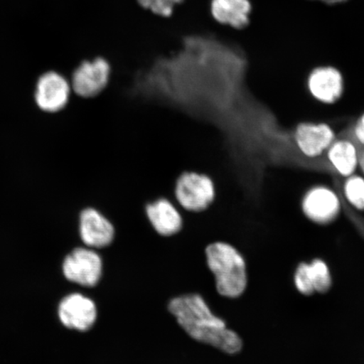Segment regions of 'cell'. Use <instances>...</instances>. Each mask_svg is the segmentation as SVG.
<instances>
[{
  "mask_svg": "<svg viewBox=\"0 0 364 364\" xmlns=\"http://www.w3.org/2000/svg\"><path fill=\"white\" fill-rule=\"evenodd\" d=\"M168 309L193 339L228 354L237 353L242 348V340L238 334L228 329L225 322L213 315L202 296H179L171 300Z\"/></svg>",
  "mask_w": 364,
  "mask_h": 364,
  "instance_id": "obj_1",
  "label": "cell"
},
{
  "mask_svg": "<svg viewBox=\"0 0 364 364\" xmlns=\"http://www.w3.org/2000/svg\"><path fill=\"white\" fill-rule=\"evenodd\" d=\"M205 252L218 294L228 298L242 294L247 285V267L238 250L230 244L215 242L208 245Z\"/></svg>",
  "mask_w": 364,
  "mask_h": 364,
  "instance_id": "obj_2",
  "label": "cell"
},
{
  "mask_svg": "<svg viewBox=\"0 0 364 364\" xmlns=\"http://www.w3.org/2000/svg\"><path fill=\"white\" fill-rule=\"evenodd\" d=\"M173 196L185 211L203 213L215 202L216 184L207 173L185 171L176 180Z\"/></svg>",
  "mask_w": 364,
  "mask_h": 364,
  "instance_id": "obj_3",
  "label": "cell"
},
{
  "mask_svg": "<svg viewBox=\"0 0 364 364\" xmlns=\"http://www.w3.org/2000/svg\"><path fill=\"white\" fill-rule=\"evenodd\" d=\"M112 67L106 58L85 59L75 68L70 82L77 97L93 99L101 95L110 85Z\"/></svg>",
  "mask_w": 364,
  "mask_h": 364,
  "instance_id": "obj_4",
  "label": "cell"
},
{
  "mask_svg": "<svg viewBox=\"0 0 364 364\" xmlns=\"http://www.w3.org/2000/svg\"><path fill=\"white\" fill-rule=\"evenodd\" d=\"M63 272L72 283L92 288L102 275V258L91 249L76 248L63 261Z\"/></svg>",
  "mask_w": 364,
  "mask_h": 364,
  "instance_id": "obj_5",
  "label": "cell"
},
{
  "mask_svg": "<svg viewBox=\"0 0 364 364\" xmlns=\"http://www.w3.org/2000/svg\"><path fill=\"white\" fill-rule=\"evenodd\" d=\"M72 93L70 82L59 73L50 71L40 77L35 93L36 102L40 109L57 113L70 103Z\"/></svg>",
  "mask_w": 364,
  "mask_h": 364,
  "instance_id": "obj_6",
  "label": "cell"
},
{
  "mask_svg": "<svg viewBox=\"0 0 364 364\" xmlns=\"http://www.w3.org/2000/svg\"><path fill=\"white\" fill-rule=\"evenodd\" d=\"M302 209L309 220L326 225L339 216L341 203L334 190L326 186H316L304 194Z\"/></svg>",
  "mask_w": 364,
  "mask_h": 364,
  "instance_id": "obj_7",
  "label": "cell"
},
{
  "mask_svg": "<svg viewBox=\"0 0 364 364\" xmlns=\"http://www.w3.org/2000/svg\"><path fill=\"white\" fill-rule=\"evenodd\" d=\"M58 313L63 326L79 331L92 328L97 318V309L93 300L80 294H72L63 299Z\"/></svg>",
  "mask_w": 364,
  "mask_h": 364,
  "instance_id": "obj_8",
  "label": "cell"
},
{
  "mask_svg": "<svg viewBox=\"0 0 364 364\" xmlns=\"http://www.w3.org/2000/svg\"><path fill=\"white\" fill-rule=\"evenodd\" d=\"M80 238L86 247L104 248L112 243L116 230L112 223L97 208L86 207L80 213Z\"/></svg>",
  "mask_w": 364,
  "mask_h": 364,
  "instance_id": "obj_9",
  "label": "cell"
},
{
  "mask_svg": "<svg viewBox=\"0 0 364 364\" xmlns=\"http://www.w3.org/2000/svg\"><path fill=\"white\" fill-rule=\"evenodd\" d=\"M336 140L332 127L326 124L302 122L296 127L294 141L299 151L309 158L321 156Z\"/></svg>",
  "mask_w": 364,
  "mask_h": 364,
  "instance_id": "obj_10",
  "label": "cell"
},
{
  "mask_svg": "<svg viewBox=\"0 0 364 364\" xmlns=\"http://www.w3.org/2000/svg\"><path fill=\"white\" fill-rule=\"evenodd\" d=\"M144 213L149 224L159 235L172 236L178 234L183 228V218L173 200L159 197L148 202Z\"/></svg>",
  "mask_w": 364,
  "mask_h": 364,
  "instance_id": "obj_11",
  "label": "cell"
},
{
  "mask_svg": "<svg viewBox=\"0 0 364 364\" xmlns=\"http://www.w3.org/2000/svg\"><path fill=\"white\" fill-rule=\"evenodd\" d=\"M307 86L312 97L325 104L338 102L344 92L343 75L331 66L315 68L309 75Z\"/></svg>",
  "mask_w": 364,
  "mask_h": 364,
  "instance_id": "obj_12",
  "label": "cell"
},
{
  "mask_svg": "<svg viewBox=\"0 0 364 364\" xmlns=\"http://www.w3.org/2000/svg\"><path fill=\"white\" fill-rule=\"evenodd\" d=\"M294 281L299 292L306 295L315 292L326 293L331 285L328 267L318 259L311 264H300L296 271Z\"/></svg>",
  "mask_w": 364,
  "mask_h": 364,
  "instance_id": "obj_13",
  "label": "cell"
},
{
  "mask_svg": "<svg viewBox=\"0 0 364 364\" xmlns=\"http://www.w3.org/2000/svg\"><path fill=\"white\" fill-rule=\"evenodd\" d=\"M210 11L220 24L243 29L249 25L252 6L249 0H212Z\"/></svg>",
  "mask_w": 364,
  "mask_h": 364,
  "instance_id": "obj_14",
  "label": "cell"
},
{
  "mask_svg": "<svg viewBox=\"0 0 364 364\" xmlns=\"http://www.w3.org/2000/svg\"><path fill=\"white\" fill-rule=\"evenodd\" d=\"M327 158L336 171L346 178L355 174L358 168V150L350 140H335L327 149Z\"/></svg>",
  "mask_w": 364,
  "mask_h": 364,
  "instance_id": "obj_15",
  "label": "cell"
},
{
  "mask_svg": "<svg viewBox=\"0 0 364 364\" xmlns=\"http://www.w3.org/2000/svg\"><path fill=\"white\" fill-rule=\"evenodd\" d=\"M343 193L347 201L358 210H364V176L353 174L347 177Z\"/></svg>",
  "mask_w": 364,
  "mask_h": 364,
  "instance_id": "obj_16",
  "label": "cell"
},
{
  "mask_svg": "<svg viewBox=\"0 0 364 364\" xmlns=\"http://www.w3.org/2000/svg\"><path fill=\"white\" fill-rule=\"evenodd\" d=\"M141 7L161 17H170L177 4L183 0H136Z\"/></svg>",
  "mask_w": 364,
  "mask_h": 364,
  "instance_id": "obj_17",
  "label": "cell"
},
{
  "mask_svg": "<svg viewBox=\"0 0 364 364\" xmlns=\"http://www.w3.org/2000/svg\"><path fill=\"white\" fill-rule=\"evenodd\" d=\"M354 135L358 142L364 146V113L359 117L354 127Z\"/></svg>",
  "mask_w": 364,
  "mask_h": 364,
  "instance_id": "obj_18",
  "label": "cell"
},
{
  "mask_svg": "<svg viewBox=\"0 0 364 364\" xmlns=\"http://www.w3.org/2000/svg\"><path fill=\"white\" fill-rule=\"evenodd\" d=\"M358 167L360 168V170L364 176V150L361 154H359Z\"/></svg>",
  "mask_w": 364,
  "mask_h": 364,
  "instance_id": "obj_19",
  "label": "cell"
},
{
  "mask_svg": "<svg viewBox=\"0 0 364 364\" xmlns=\"http://www.w3.org/2000/svg\"><path fill=\"white\" fill-rule=\"evenodd\" d=\"M321 1L329 4H339L343 3L345 1H347V0H321Z\"/></svg>",
  "mask_w": 364,
  "mask_h": 364,
  "instance_id": "obj_20",
  "label": "cell"
}]
</instances>
